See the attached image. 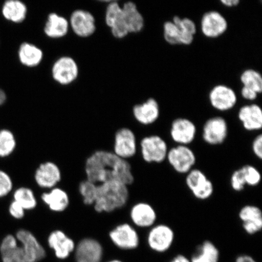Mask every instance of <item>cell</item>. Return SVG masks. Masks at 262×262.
Segmentation results:
<instances>
[{
    "label": "cell",
    "mask_w": 262,
    "mask_h": 262,
    "mask_svg": "<svg viewBox=\"0 0 262 262\" xmlns=\"http://www.w3.org/2000/svg\"><path fill=\"white\" fill-rule=\"evenodd\" d=\"M172 21L178 26L184 37L187 40H192L196 34V26L195 22L189 18H181L179 16H173Z\"/></svg>",
    "instance_id": "cell-36"
},
{
    "label": "cell",
    "mask_w": 262,
    "mask_h": 262,
    "mask_svg": "<svg viewBox=\"0 0 262 262\" xmlns=\"http://www.w3.org/2000/svg\"><path fill=\"white\" fill-rule=\"evenodd\" d=\"M17 57L19 63L24 67L34 68L40 64L43 60L44 54L37 46L25 41L19 46Z\"/></svg>",
    "instance_id": "cell-26"
},
{
    "label": "cell",
    "mask_w": 262,
    "mask_h": 262,
    "mask_svg": "<svg viewBox=\"0 0 262 262\" xmlns=\"http://www.w3.org/2000/svg\"><path fill=\"white\" fill-rule=\"evenodd\" d=\"M228 23L227 18L220 12L209 11L203 15L201 29L203 35L209 38L221 37L227 32Z\"/></svg>",
    "instance_id": "cell-15"
},
{
    "label": "cell",
    "mask_w": 262,
    "mask_h": 262,
    "mask_svg": "<svg viewBox=\"0 0 262 262\" xmlns=\"http://www.w3.org/2000/svg\"><path fill=\"white\" fill-rule=\"evenodd\" d=\"M41 199L51 211L62 212L70 205V198L63 189L55 187L48 192L42 193Z\"/></svg>",
    "instance_id": "cell-29"
},
{
    "label": "cell",
    "mask_w": 262,
    "mask_h": 262,
    "mask_svg": "<svg viewBox=\"0 0 262 262\" xmlns=\"http://www.w3.org/2000/svg\"><path fill=\"white\" fill-rule=\"evenodd\" d=\"M228 133L227 120L222 117L215 116L206 121L202 127V138L206 145L220 146L227 140Z\"/></svg>",
    "instance_id": "cell-8"
},
{
    "label": "cell",
    "mask_w": 262,
    "mask_h": 262,
    "mask_svg": "<svg viewBox=\"0 0 262 262\" xmlns=\"http://www.w3.org/2000/svg\"><path fill=\"white\" fill-rule=\"evenodd\" d=\"M14 201L20 205L25 211H30L37 207L38 203L34 191L28 187L16 189L13 194Z\"/></svg>",
    "instance_id": "cell-31"
},
{
    "label": "cell",
    "mask_w": 262,
    "mask_h": 262,
    "mask_svg": "<svg viewBox=\"0 0 262 262\" xmlns=\"http://www.w3.org/2000/svg\"><path fill=\"white\" fill-rule=\"evenodd\" d=\"M34 179L39 187L51 189L61 181V170L54 162L42 163L35 170Z\"/></svg>",
    "instance_id": "cell-20"
},
{
    "label": "cell",
    "mask_w": 262,
    "mask_h": 262,
    "mask_svg": "<svg viewBox=\"0 0 262 262\" xmlns=\"http://www.w3.org/2000/svg\"><path fill=\"white\" fill-rule=\"evenodd\" d=\"M84 171L86 179L97 185L116 181L129 186L135 182L128 160L108 150H98L92 154L85 162Z\"/></svg>",
    "instance_id": "cell-1"
},
{
    "label": "cell",
    "mask_w": 262,
    "mask_h": 262,
    "mask_svg": "<svg viewBox=\"0 0 262 262\" xmlns=\"http://www.w3.org/2000/svg\"><path fill=\"white\" fill-rule=\"evenodd\" d=\"M133 114L137 122L143 126L155 123L160 117V107L154 98H149L141 104L133 107Z\"/></svg>",
    "instance_id": "cell-22"
},
{
    "label": "cell",
    "mask_w": 262,
    "mask_h": 262,
    "mask_svg": "<svg viewBox=\"0 0 262 262\" xmlns=\"http://www.w3.org/2000/svg\"><path fill=\"white\" fill-rule=\"evenodd\" d=\"M186 188L199 201H206L214 195V183L203 170L195 168L185 176Z\"/></svg>",
    "instance_id": "cell-6"
},
{
    "label": "cell",
    "mask_w": 262,
    "mask_h": 262,
    "mask_svg": "<svg viewBox=\"0 0 262 262\" xmlns=\"http://www.w3.org/2000/svg\"><path fill=\"white\" fill-rule=\"evenodd\" d=\"M106 262H123L122 260H119V259H114V260H111L110 261H107Z\"/></svg>",
    "instance_id": "cell-47"
},
{
    "label": "cell",
    "mask_w": 262,
    "mask_h": 262,
    "mask_svg": "<svg viewBox=\"0 0 262 262\" xmlns=\"http://www.w3.org/2000/svg\"><path fill=\"white\" fill-rule=\"evenodd\" d=\"M182 33L172 21H167L163 24V37L169 45H181Z\"/></svg>",
    "instance_id": "cell-35"
},
{
    "label": "cell",
    "mask_w": 262,
    "mask_h": 262,
    "mask_svg": "<svg viewBox=\"0 0 262 262\" xmlns=\"http://www.w3.org/2000/svg\"><path fill=\"white\" fill-rule=\"evenodd\" d=\"M2 17L12 24H20L27 18L28 9L24 2L19 0H7L0 7Z\"/></svg>",
    "instance_id": "cell-24"
},
{
    "label": "cell",
    "mask_w": 262,
    "mask_h": 262,
    "mask_svg": "<svg viewBox=\"0 0 262 262\" xmlns=\"http://www.w3.org/2000/svg\"><path fill=\"white\" fill-rule=\"evenodd\" d=\"M68 20L70 29L78 37H90L96 31V18L86 10H75Z\"/></svg>",
    "instance_id": "cell-14"
},
{
    "label": "cell",
    "mask_w": 262,
    "mask_h": 262,
    "mask_svg": "<svg viewBox=\"0 0 262 262\" xmlns=\"http://www.w3.org/2000/svg\"><path fill=\"white\" fill-rule=\"evenodd\" d=\"M241 96L244 99L249 101H254L256 99L258 94L254 90L247 87L242 88L241 91Z\"/></svg>",
    "instance_id": "cell-42"
},
{
    "label": "cell",
    "mask_w": 262,
    "mask_h": 262,
    "mask_svg": "<svg viewBox=\"0 0 262 262\" xmlns=\"http://www.w3.org/2000/svg\"><path fill=\"white\" fill-rule=\"evenodd\" d=\"M240 79L243 86L250 88L258 94L262 92V77L259 72L253 69H247L241 75Z\"/></svg>",
    "instance_id": "cell-33"
},
{
    "label": "cell",
    "mask_w": 262,
    "mask_h": 262,
    "mask_svg": "<svg viewBox=\"0 0 262 262\" xmlns=\"http://www.w3.org/2000/svg\"><path fill=\"white\" fill-rule=\"evenodd\" d=\"M113 152L120 158L128 160L139 151V144L134 131L124 127L116 131L114 136Z\"/></svg>",
    "instance_id": "cell-9"
},
{
    "label": "cell",
    "mask_w": 262,
    "mask_h": 262,
    "mask_svg": "<svg viewBox=\"0 0 262 262\" xmlns=\"http://www.w3.org/2000/svg\"><path fill=\"white\" fill-rule=\"evenodd\" d=\"M229 184L232 191L235 192H241L244 191L247 188L245 184L243 179L242 178L240 169H235L231 173L230 178H229Z\"/></svg>",
    "instance_id": "cell-39"
},
{
    "label": "cell",
    "mask_w": 262,
    "mask_h": 262,
    "mask_svg": "<svg viewBox=\"0 0 262 262\" xmlns=\"http://www.w3.org/2000/svg\"><path fill=\"white\" fill-rule=\"evenodd\" d=\"M74 253L76 262H101L104 251L102 245L96 239L86 237L78 242Z\"/></svg>",
    "instance_id": "cell-19"
},
{
    "label": "cell",
    "mask_w": 262,
    "mask_h": 262,
    "mask_svg": "<svg viewBox=\"0 0 262 262\" xmlns=\"http://www.w3.org/2000/svg\"><path fill=\"white\" fill-rule=\"evenodd\" d=\"M209 100L214 109L225 112L233 109L236 105L237 96L231 88L225 84H217L209 92Z\"/></svg>",
    "instance_id": "cell-18"
},
{
    "label": "cell",
    "mask_w": 262,
    "mask_h": 262,
    "mask_svg": "<svg viewBox=\"0 0 262 262\" xmlns=\"http://www.w3.org/2000/svg\"><path fill=\"white\" fill-rule=\"evenodd\" d=\"M104 20L114 37L122 39L129 34L124 22L122 5L119 2H110L107 5Z\"/></svg>",
    "instance_id": "cell-17"
},
{
    "label": "cell",
    "mask_w": 262,
    "mask_h": 262,
    "mask_svg": "<svg viewBox=\"0 0 262 262\" xmlns=\"http://www.w3.org/2000/svg\"><path fill=\"white\" fill-rule=\"evenodd\" d=\"M52 77L61 86H68L77 79L79 67L75 59L62 56L55 61L51 68Z\"/></svg>",
    "instance_id": "cell-10"
},
{
    "label": "cell",
    "mask_w": 262,
    "mask_h": 262,
    "mask_svg": "<svg viewBox=\"0 0 262 262\" xmlns=\"http://www.w3.org/2000/svg\"><path fill=\"white\" fill-rule=\"evenodd\" d=\"M48 244L59 260H65L70 257L76 247L73 239L59 229L51 232L49 235Z\"/></svg>",
    "instance_id": "cell-21"
},
{
    "label": "cell",
    "mask_w": 262,
    "mask_h": 262,
    "mask_svg": "<svg viewBox=\"0 0 262 262\" xmlns=\"http://www.w3.org/2000/svg\"><path fill=\"white\" fill-rule=\"evenodd\" d=\"M0 254L3 262H26L24 250L15 235L8 234L0 244Z\"/></svg>",
    "instance_id": "cell-25"
},
{
    "label": "cell",
    "mask_w": 262,
    "mask_h": 262,
    "mask_svg": "<svg viewBox=\"0 0 262 262\" xmlns=\"http://www.w3.org/2000/svg\"><path fill=\"white\" fill-rule=\"evenodd\" d=\"M168 262H191L190 258L185 255L179 254L173 257L171 260Z\"/></svg>",
    "instance_id": "cell-44"
},
{
    "label": "cell",
    "mask_w": 262,
    "mask_h": 262,
    "mask_svg": "<svg viewBox=\"0 0 262 262\" xmlns=\"http://www.w3.org/2000/svg\"><path fill=\"white\" fill-rule=\"evenodd\" d=\"M166 162L176 173L185 176L195 168L198 157L191 146L174 145L169 147Z\"/></svg>",
    "instance_id": "cell-4"
},
{
    "label": "cell",
    "mask_w": 262,
    "mask_h": 262,
    "mask_svg": "<svg viewBox=\"0 0 262 262\" xmlns=\"http://www.w3.org/2000/svg\"><path fill=\"white\" fill-rule=\"evenodd\" d=\"M129 186L113 181L98 184L94 210L98 213L112 212L125 206L129 200Z\"/></svg>",
    "instance_id": "cell-2"
},
{
    "label": "cell",
    "mask_w": 262,
    "mask_h": 262,
    "mask_svg": "<svg viewBox=\"0 0 262 262\" xmlns=\"http://www.w3.org/2000/svg\"><path fill=\"white\" fill-rule=\"evenodd\" d=\"M238 218L246 234L253 236L262 229V211L257 205H245L239 209Z\"/></svg>",
    "instance_id": "cell-16"
},
{
    "label": "cell",
    "mask_w": 262,
    "mask_h": 262,
    "mask_svg": "<svg viewBox=\"0 0 262 262\" xmlns=\"http://www.w3.org/2000/svg\"><path fill=\"white\" fill-rule=\"evenodd\" d=\"M239 168L246 186L254 188L260 184L261 174L256 166L251 164H246Z\"/></svg>",
    "instance_id": "cell-34"
},
{
    "label": "cell",
    "mask_w": 262,
    "mask_h": 262,
    "mask_svg": "<svg viewBox=\"0 0 262 262\" xmlns=\"http://www.w3.org/2000/svg\"><path fill=\"white\" fill-rule=\"evenodd\" d=\"M124 22L129 34H136L143 30L145 19L135 3L127 2L122 5Z\"/></svg>",
    "instance_id": "cell-28"
},
{
    "label": "cell",
    "mask_w": 262,
    "mask_h": 262,
    "mask_svg": "<svg viewBox=\"0 0 262 262\" xmlns=\"http://www.w3.org/2000/svg\"><path fill=\"white\" fill-rule=\"evenodd\" d=\"M129 218L134 227L149 229L158 221V213L156 208L149 202L140 201L132 206Z\"/></svg>",
    "instance_id": "cell-11"
},
{
    "label": "cell",
    "mask_w": 262,
    "mask_h": 262,
    "mask_svg": "<svg viewBox=\"0 0 262 262\" xmlns=\"http://www.w3.org/2000/svg\"><path fill=\"white\" fill-rule=\"evenodd\" d=\"M251 151L254 156L258 160L262 159V134H258L252 141Z\"/></svg>",
    "instance_id": "cell-40"
},
{
    "label": "cell",
    "mask_w": 262,
    "mask_h": 262,
    "mask_svg": "<svg viewBox=\"0 0 262 262\" xmlns=\"http://www.w3.org/2000/svg\"><path fill=\"white\" fill-rule=\"evenodd\" d=\"M70 23L64 16L52 12L48 15L44 33L49 38L59 39L65 37L70 31Z\"/></svg>",
    "instance_id": "cell-27"
},
{
    "label": "cell",
    "mask_w": 262,
    "mask_h": 262,
    "mask_svg": "<svg viewBox=\"0 0 262 262\" xmlns=\"http://www.w3.org/2000/svg\"><path fill=\"white\" fill-rule=\"evenodd\" d=\"M16 140L14 134L10 129H0V158H6L15 151Z\"/></svg>",
    "instance_id": "cell-32"
},
{
    "label": "cell",
    "mask_w": 262,
    "mask_h": 262,
    "mask_svg": "<svg viewBox=\"0 0 262 262\" xmlns=\"http://www.w3.org/2000/svg\"><path fill=\"white\" fill-rule=\"evenodd\" d=\"M169 147L166 141L157 134L143 137L139 144L141 157L149 165H160L166 162Z\"/></svg>",
    "instance_id": "cell-3"
},
{
    "label": "cell",
    "mask_w": 262,
    "mask_h": 262,
    "mask_svg": "<svg viewBox=\"0 0 262 262\" xmlns=\"http://www.w3.org/2000/svg\"><path fill=\"white\" fill-rule=\"evenodd\" d=\"M15 237L24 250L26 262H39L46 257L47 251L32 232L21 229Z\"/></svg>",
    "instance_id": "cell-13"
},
{
    "label": "cell",
    "mask_w": 262,
    "mask_h": 262,
    "mask_svg": "<svg viewBox=\"0 0 262 262\" xmlns=\"http://www.w3.org/2000/svg\"><path fill=\"white\" fill-rule=\"evenodd\" d=\"M8 96L7 93L3 88L0 86V107L4 106L7 102Z\"/></svg>",
    "instance_id": "cell-45"
},
{
    "label": "cell",
    "mask_w": 262,
    "mask_h": 262,
    "mask_svg": "<svg viewBox=\"0 0 262 262\" xmlns=\"http://www.w3.org/2000/svg\"><path fill=\"white\" fill-rule=\"evenodd\" d=\"M189 258L191 262H219L221 253L214 242L205 240L196 248Z\"/></svg>",
    "instance_id": "cell-30"
},
{
    "label": "cell",
    "mask_w": 262,
    "mask_h": 262,
    "mask_svg": "<svg viewBox=\"0 0 262 262\" xmlns=\"http://www.w3.org/2000/svg\"><path fill=\"white\" fill-rule=\"evenodd\" d=\"M176 240V232L171 226L158 223L147 229L146 243L150 250L163 254L171 250Z\"/></svg>",
    "instance_id": "cell-5"
},
{
    "label": "cell",
    "mask_w": 262,
    "mask_h": 262,
    "mask_svg": "<svg viewBox=\"0 0 262 262\" xmlns=\"http://www.w3.org/2000/svg\"><path fill=\"white\" fill-rule=\"evenodd\" d=\"M25 212L26 211L24 208L18 204L17 202L13 201L11 204H10L9 212L13 218L17 219V220H20V219L24 218Z\"/></svg>",
    "instance_id": "cell-41"
},
{
    "label": "cell",
    "mask_w": 262,
    "mask_h": 262,
    "mask_svg": "<svg viewBox=\"0 0 262 262\" xmlns=\"http://www.w3.org/2000/svg\"><path fill=\"white\" fill-rule=\"evenodd\" d=\"M12 180L8 173L0 169V198H5L11 192L13 189Z\"/></svg>",
    "instance_id": "cell-38"
},
{
    "label": "cell",
    "mask_w": 262,
    "mask_h": 262,
    "mask_svg": "<svg viewBox=\"0 0 262 262\" xmlns=\"http://www.w3.org/2000/svg\"><path fill=\"white\" fill-rule=\"evenodd\" d=\"M240 0H221V3L223 5L228 8L235 7L240 3Z\"/></svg>",
    "instance_id": "cell-46"
},
{
    "label": "cell",
    "mask_w": 262,
    "mask_h": 262,
    "mask_svg": "<svg viewBox=\"0 0 262 262\" xmlns=\"http://www.w3.org/2000/svg\"><path fill=\"white\" fill-rule=\"evenodd\" d=\"M238 119L245 130L257 132L262 127V110L257 104H247L239 110Z\"/></svg>",
    "instance_id": "cell-23"
},
{
    "label": "cell",
    "mask_w": 262,
    "mask_h": 262,
    "mask_svg": "<svg viewBox=\"0 0 262 262\" xmlns=\"http://www.w3.org/2000/svg\"><path fill=\"white\" fill-rule=\"evenodd\" d=\"M198 129L192 120L186 118H178L172 121L169 136L175 145L190 146L194 142Z\"/></svg>",
    "instance_id": "cell-12"
},
{
    "label": "cell",
    "mask_w": 262,
    "mask_h": 262,
    "mask_svg": "<svg viewBox=\"0 0 262 262\" xmlns=\"http://www.w3.org/2000/svg\"><path fill=\"white\" fill-rule=\"evenodd\" d=\"M109 237L113 244L122 250H136L140 244L138 231L129 223H122L117 225L110 232Z\"/></svg>",
    "instance_id": "cell-7"
},
{
    "label": "cell",
    "mask_w": 262,
    "mask_h": 262,
    "mask_svg": "<svg viewBox=\"0 0 262 262\" xmlns=\"http://www.w3.org/2000/svg\"><path fill=\"white\" fill-rule=\"evenodd\" d=\"M97 184L84 180L80 183L78 191L83 198L84 204L88 206L94 205L96 199Z\"/></svg>",
    "instance_id": "cell-37"
},
{
    "label": "cell",
    "mask_w": 262,
    "mask_h": 262,
    "mask_svg": "<svg viewBox=\"0 0 262 262\" xmlns=\"http://www.w3.org/2000/svg\"><path fill=\"white\" fill-rule=\"evenodd\" d=\"M235 262H257L251 255L245 254L238 255L235 258Z\"/></svg>",
    "instance_id": "cell-43"
}]
</instances>
